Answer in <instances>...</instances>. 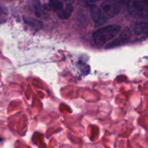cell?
Listing matches in <instances>:
<instances>
[{"label": "cell", "mask_w": 148, "mask_h": 148, "mask_svg": "<svg viewBox=\"0 0 148 148\" xmlns=\"http://www.w3.org/2000/svg\"><path fill=\"white\" fill-rule=\"evenodd\" d=\"M127 5L129 13L131 15L140 18H147V0H127Z\"/></svg>", "instance_id": "cell-3"}, {"label": "cell", "mask_w": 148, "mask_h": 148, "mask_svg": "<svg viewBox=\"0 0 148 148\" xmlns=\"http://www.w3.org/2000/svg\"><path fill=\"white\" fill-rule=\"evenodd\" d=\"M8 16V11L5 7L0 5V23H2L6 21Z\"/></svg>", "instance_id": "cell-8"}, {"label": "cell", "mask_w": 148, "mask_h": 148, "mask_svg": "<svg viewBox=\"0 0 148 148\" xmlns=\"http://www.w3.org/2000/svg\"><path fill=\"white\" fill-rule=\"evenodd\" d=\"M24 20L26 25H27L31 28L36 29V30H40L42 26H43V23L41 22H40L39 20H35V19L30 18V17H25Z\"/></svg>", "instance_id": "cell-6"}, {"label": "cell", "mask_w": 148, "mask_h": 148, "mask_svg": "<svg viewBox=\"0 0 148 148\" xmlns=\"http://www.w3.org/2000/svg\"><path fill=\"white\" fill-rule=\"evenodd\" d=\"M127 0H105L100 6L92 7L91 16L96 25H101L122 12Z\"/></svg>", "instance_id": "cell-1"}, {"label": "cell", "mask_w": 148, "mask_h": 148, "mask_svg": "<svg viewBox=\"0 0 148 148\" xmlns=\"http://www.w3.org/2000/svg\"><path fill=\"white\" fill-rule=\"evenodd\" d=\"M84 1H85V3L88 5H93V4H95V3L101 1V0H84Z\"/></svg>", "instance_id": "cell-9"}, {"label": "cell", "mask_w": 148, "mask_h": 148, "mask_svg": "<svg viewBox=\"0 0 148 148\" xmlns=\"http://www.w3.org/2000/svg\"><path fill=\"white\" fill-rule=\"evenodd\" d=\"M62 1L65 3L66 6L65 7H63V9L60 12H58V16L61 19L65 20V19L69 18L73 12L74 0H62Z\"/></svg>", "instance_id": "cell-5"}, {"label": "cell", "mask_w": 148, "mask_h": 148, "mask_svg": "<svg viewBox=\"0 0 148 148\" xmlns=\"http://www.w3.org/2000/svg\"><path fill=\"white\" fill-rule=\"evenodd\" d=\"M49 6L52 10L60 12L63 9L64 4L61 0H49Z\"/></svg>", "instance_id": "cell-7"}, {"label": "cell", "mask_w": 148, "mask_h": 148, "mask_svg": "<svg viewBox=\"0 0 148 148\" xmlns=\"http://www.w3.org/2000/svg\"><path fill=\"white\" fill-rule=\"evenodd\" d=\"M148 25L147 22H136L132 25V30L137 36H143L147 35Z\"/></svg>", "instance_id": "cell-4"}, {"label": "cell", "mask_w": 148, "mask_h": 148, "mask_svg": "<svg viewBox=\"0 0 148 148\" xmlns=\"http://www.w3.org/2000/svg\"><path fill=\"white\" fill-rule=\"evenodd\" d=\"M121 28V26L116 24L101 27L93 33L92 40L97 46H103L113 40L120 33Z\"/></svg>", "instance_id": "cell-2"}, {"label": "cell", "mask_w": 148, "mask_h": 148, "mask_svg": "<svg viewBox=\"0 0 148 148\" xmlns=\"http://www.w3.org/2000/svg\"><path fill=\"white\" fill-rule=\"evenodd\" d=\"M0 141H1V138H0Z\"/></svg>", "instance_id": "cell-10"}]
</instances>
